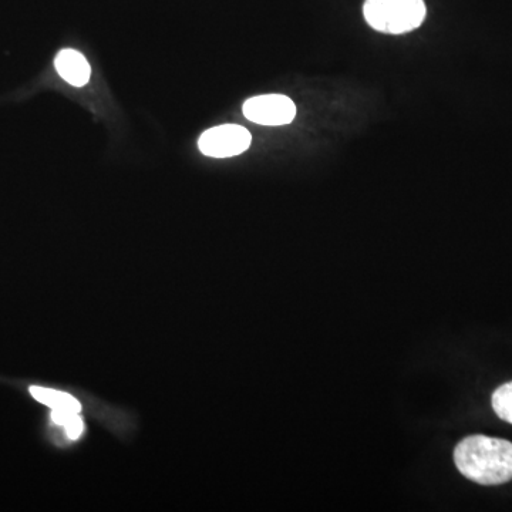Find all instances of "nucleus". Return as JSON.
Masks as SVG:
<instances>
[{
	"mask_svg": "<svg viewBox=\"0 0 512 512\" xmlns=\"http://www.w3.org/2000/svg\"><path fill=\"white\" fill-rule=\"evenodd\" d=\"M242 113L261 126H286L296 117L295 103L284 94H264L245 101Z\"/></svg>",
	"mask_w": 512,
	"mask_h": 512,
	"instance_id": "obj_4",
	"label": "nucleus"
},
{
	"mask_svg": "<svg viewBox=\"0 0 512 512\" xmlns=\"http://www.w3.org/2000/svg\"><path fill=\"white\" fill-rule=\"evenodd\" d=\"M251 133L237 124L212 127L198 140V147L204 156L229 158L245 153L251 147Z\"/></svg>",
	"mask_w": 512,
	"mask_h": 512,
	"instance_id": "obj_3",
	"label": "nucleus"
},
{
	"mask_svg": "<svg viewBox=\"0 0 512 512\" xmlns=\"http://www.w3.org/2000/svg\"><path fill=\"white\" fill-rule=\"evenodd\" d=\"M56 72L64 82L74 87H83L92 77V67L82 53L73 49L60 50L55 59Z\"/></svg>",
	"mask_w": 512,
	"mask_h": 512,
	"instance_id": "obj_5",
	"label": "nucleus"
},
{
	"mask_svg": "<svg viewBox=\"0 0 512 512\" xmlns=\"http://www.w3.org/2000/svg\"><path fill=\"white\" fill-rule=\"evenodd\" d=\"M30 394L42 404L53 410V412L79 413L82 406L79 400L74 399L72 394L59 392V390L45 389V387H30Z\"/></svg>",
	"mask_w": 512,
	"mask_h": 512,
	"instance_id": "obj_6",
	"label": "nucleus"
},
{
	"mask_svg": "<svg viewBox=\"0 0 512 512\" xmlns=\"http://www.w3.org/2000/svg\"><path fill=\"white\" fill-rule=\"evenodd\" d=\"M491 402H493V409L497 416L512 424V382L498 387Z\"/></svg>",
	"mask_w": 512,
	"mask_h": 512,
	"instance_id": "obj_7",
	"label": "nucleus"
},
{
	"mask_svg": "<svg viewBox=\"0 0 512 512\" xmlns=\"http://www.w3.org/2000/svg\"><path fill=\"white\" fill-rule=\"evenodd\" d=\"M52 419L56 424L62 426L70 439H79L83 433V421L72 412H53Z\"/></svg>",
	"mask_w": 512,
	"mask_h": 512,
	"instance_id": "obj_8",
	"label": "nucleus"
},
{
	"mask_svg": "<svg viewBox=\"0 0 512 512\" xmlns=\"http://www.w3.org/2000/svg\"><path fill=\"white\" fill-rule=\"evenodd\" d=\"M460 473L481 485L505 484L512 480V443L487 436L466 437L454 450Z\"/></svg>",
	"mask_w": 512,
	"mask_h": 512,
	"instance_id": "obj_1",
	"label": "nucleus"
},
{
	"mask_svg": "<svg viewBox=\"0 0 512 512\" xmlns=\"http://www.w3.org/2000/svg\"><path fill=\"white\" fill-rule=\"evenodd\" d=\"M363 13L373 29L403 35L420 28L427 10L423 0H366Z\"/></svg>",
	"mask_w": 512,
	"mask_h": 512,
	"instance_id": "obj_2",
	"label": "nucleus"
}]
</instances>
